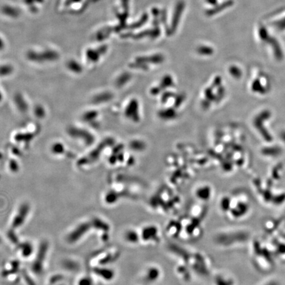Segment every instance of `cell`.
<instances>
[{
    "instance_id": "cell-1",
    "label": "cell",
    "mask_w": 285,
    "mask_h": 285,
    "mask_svg": "<svg viewBox=\"0 0 285 285\" xmlns=\"http://www.w3.org/2000/svg\"><path fill=\"white\" fill-rule=\"evenodd\" d=\"M182 7H183V6H182V5H181V6H180V9L177 10V14H178V15L180 14V13L182 12ZM178 17H179V16H178V15H177V16H175V17H174V19H175V21L174 22V25H175L177 24V23H176V19H178Z\"/></svg>"
}]
</instances>
